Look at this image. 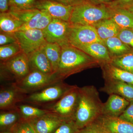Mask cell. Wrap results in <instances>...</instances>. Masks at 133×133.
<instances>
[{
	"mask_svg": "<svg viewBox=\"0 0 133 133\" xmlns=\"http://www.w3.org/2000/svg\"><path fill=\"white\" fill-rule=\"evenodd\" d=\"M103 104L94 86L79 87L78 104L74 119L78 128H84L102 115Z\"/></svg>",
	"mask_w": 133,
	"mask_h": 133,
	"instance_id": "6da1fadb",
	"label": "cell"
},
{
	"mask_svg": "<svg viewBox=\"0 0 133 133\" xmlns=\"http://www.w3.org/2000/svg\"><path fill=\"white\" fill-rule=\"evenodd\" d=\"M56 74L61 79L100 65L99 62L78 48L71 45L62 47Z\"/></svg>",
	"mask_w": 133,
	"mask_h": 133,
	"instance_id": "7a4b0ae2",
	"label": "cell"
},
{
	"mask_svg": "<svg viewBox=\"0 0 133 133\" xmlns=\"http://www.w3.org/2000/svg\"><path fill=\"white\" fill-rule=\"evenodd\" d=\"M111 9L107 5H96L88 0L74 7L70 18L72 24L94 26L99 22L111 18Z\"/></svg>",
	"mask_w": 133,
	"mask_h": 133,
	"instance_id": "3957f363",
	"label": "cell"
},
{
	"mask_svg": "<svg viewBox=\"0 0 133 133\" xmlns=\"http://www.w3.org/2000/svg\"><path fill=\"white\" fill-rule=\"evenodd\" d=\"M63 81L26 95L23 102L44 108L56 102L73 87Z\"/></svg>",
	"mask_w": 133,
	"mask_h": 133,
	"instance_id": "277c9868",
	"label": "cell"
},
{
	"mask_svg": "<svg viewBox=\"0 0 133 133\" xmlns=\"http://www.w3.org/2000/svg\"><path fill=\"white\" fill-rule=\"evenodd\" d=\"M62 81L56 73L48 74L32 70L21 81L13 83L22 92L28 95Z\"/></svg>",
	"mask_w": 133,
	"mask_h": 133,
	"instance_id": "5b68a950",
	"label": "cell"
},
{
	"mask_svg": "<svg viewBox=\"0 0 133 133\" xmlns=\"http://www.w3.org/2000/svg\"><path fill=\"white\" fill-rule=\"evenodd\" d=\"M30 71L28 58L23 52L6 62H1V79L21 81Z\"/></svg>",
	"mask_w": 133,
	"mask_h": 133,
	"instance_id": "8992f818",
	"label": "cell"
},
{
	"mask_svg": "<svg viewBox=\"0 0 133 133\" xmlns=\"http://www.w3.org/2000/svg\"><path fill=\"white\" fill-rule=\"evenodd\" d=\"M79 87H73L61 98L54 104L45 108L51 112L58 115L66 121H74L78 104Z\"/></svg>",
	"mask_w": 133,
	"mask_h": 133,
	"instance_id": "52a82bcc",
	"label": "cell"
},
{
	"mask_svg": "<svg viewBox=\"0 0 133 133\" xmlns=\"http://www.w3.org/2000/svg\"><path fill=\"white\" fill-rule=\"evenodd\" d=\"M71 24L70 22L52 19L48 27L43 30L45 41L47 42L57 44L62 47L70 45L69 37Z\"/></svg>",
	"mask_w": 133,
	"mask_h": 133,
	"instance_id": "ba28073f",
	"label": "cell"
},
{
	"mask_svg": "<svg viewBox=\"0 0 133 133\" xmlns=\"http://www.w3.org/2000/svg\"><path fill=\"white\" fill-rule=\"evenodd\" d=\"M23 52L27 56L42 47L47 42L43 31L37 29L15 32Z\"/></svg>",
	"mask_w": 133,
	"mask_h": 133,
	"instance_id": "9c48e42d",
	"label": "cell"
},
{
	"mask_svg": "<svg viewBox=\"0 0 133 133\" xmlns=\"http://www.w3.org/2000/svg\"><path fill=\"white\" fill-rule=\"evenodd\" d=\"M69 41L70 44L76 48L94 43H104L99 38L93 26L72 24Z\"/></svg>",
	"mask_w": 133,
	"mask_h": 133,
	"instance_id": "30bf717a",
	"label": "cell"
},
{
	"mask_svg": "<svg viewBox=\"0 0 133 133\" xmlns=\"http://www.w3.org/2000/svg\"><path fill=\"white\" fill-rule=\"evenodd\" d=\"M26 94L22 92L13 84L1 86L0 109L2 111L15 109L18 104L22 103Z\"/></svg>",
	"mask_w": 133,
	"mask_h": 133,
	"instance_id": "8fae6325",
	"label": "cell"
},
{
	"mask_svg": "<svg viewBox=\"0 0 133 133\" xmlns=\"http://www.w3.org/2000/svg\"><path fill=\"white\" fill-rule=\"evenodd\" d=\"M74 7L50 0H38L36 8L48 12L53 19L69 22Z\"/></svg>",
	"mask_w": 133,
	"mask_h": 133,
	"instance_id": "7c38bea8",
	"label": "cell"
},
{
	"mask_svg": "<svg viewBox=\"0 0 133 133\" xmlns=\"http://www.w3.org/2000/svg\"><path fill=\"white\" fill-rule=\"evenodd\" d=\"M65 121L56 114L50 112L29 121L36 133H53Z\"/></svg>",
	"mask_w": 133,
	"mask_h": 133,
	"instance_id": "4fadbf2b",
	"label": "cell"
},
{
	"mask_svg": "<svg viewBox=\"0 0 133 133\" xmlns=\"http://www.w3.org/2000/svg\"><path fill=\"white\" fill-rule=\"evenodd\" d=\"M105 81L104 85L100 91L109 95L115 94L129 101H133V85L115 79H105Z\"/></svg>",
	"mask_w": 133,
	"mask_h": 133,
	"instance_id": "5bb4252c",
	"label": "cell"
},
{
	"mask_svg": "<svg viewBox=\"0 0 133 133\" xmlns=\"http://www.w3.org/2000/svg\"><path fill=\"white\" fill-rule=\"evenodd\" d=\"M95 121L100 124L108 133H133V124L119 117L102 115Z\"/></svg>",
	"mask_w": 133,
	"mask_h": 133,
	"instance_id": "9a60e30c",
	"label": "cell"
},
{
	"mask_svg": "<svg viewBox=\"0 0 133 133\" xmlns=\"http://www.w3.org/2000/svg\"><path fill=\"white\" fill-rule=\"evenodd\" d=\"M129 104L130 101L119 95H109L107 101L103 104L102 115L119 117Z\"/></svg>",
	"mask_w": 133,
	"mask_h": 133,
	"instance_id": "2e32d148",
	"label": "cell"
},
{
	"mask_svg": "<svg viewBox=\"0 0 133 133\" xmlns=\"http://www.w3.org/2000/svg\"><path fill=\"white\" fill-rule=\"evenodd\" d=\"M99 62L100 65L110 63L111 57L104 43L96 42L76 48Z\"/></svg>",
	"mask_w": 133,
	"mask_h": 133,
	"instance_id": "e0dca14e",
	"label": "cell"
},
{
	"mask_svg": "<svg viewBox=\"0 0 133 133\" xmlns=\"http://www.w3.org/2000/svg\"><path fill=\"white\" fill-rule=\"evenodd\" d=\"M43 46L27 56L30 71H38L45 74H55L52 71L50 63L44 52Z\"/></svg>",
	"mask_w": 133,
	"mask_h": 133,
	"instance_id": "ac0fdd59",
	"label": "cell"
},
{
	"mask_svg": "<svg viewBox=\"0 0 133 133\" xmlns=\"http://www.w3.org/2000/svg\"><path fill=\"white\" fill-rule=\"evenodd\" d=\"M100 65L103 70L104 79L119 80L133 85V73L117 68L110 63L102 64Z\"/></svg>",
	"mask_w": 133,
	"mask_h": 133,
	"instance_id": "d6986e66",
	"label": "cell"
},
{
	"mask_svg": "<svg viewBox=\"0 0 133 133\" xmlns=\"http://www.w3.org/2000/svg\"><path fill=\"white\" fill-rule=\"evenodd\" d=\"M93 26L99 38L103 42L108 38L117 36L121 30L111 18L102 20Z\"/></svg>",
	"mask_w": 133,
	"mask_h": 133,
	"instance_id": "ffe728a7",
	"label": "cell"
},
{
	"mask_svg": "<svg viewBox=\"0 0 133 133\" xmlns=\"http://www.w3.org/2000/svg\"><path fill=\"white\" fill-rule=\"evenodd\" d=\"M23 24L21 20L9 11L0 14L1 31L15 33Z\"/></svg>",
	"mask_w": 133,
	"mask_h": 133,
	"instance_id": "44dd1931",
	"label": "cell"
},
{
	"mask_svg": "<svg viewBox=\"0 0 133 133\" xmlns=\"http://www.w3.org/2000/svg\"><path fill=\"white\" fill-rule=\"evenodd\" d=\"M111 9V19L121 29H133V15L124 8Z\"/></svg>",
	"mask_w": 133,
	"mask_h": 133,
	"instance_id": "7402d4cb",
	"label": "cell"
},
{
	"mask_svg": "<svg viewBox=\"0 0 133 133\" xmlns=\"http://www.w3.org/2000/svg\"><path fill=\"white\" fill-rule=\"evenodd\" d=\"M104 43L112 58L133 51L130 47L122 42L117 36L108 38L104 41Z\"/></svg>",
	"mask_w": 133,
	"mask_h": 133,
	"instance_id": "603a6c76",
	"label": "cell"
},
{
	"mask_svg": "<svg viewBox=\"0 0 133 133\" xmlns=\"http://www.w3.org/2000/svg\"><path fill=\"white\" fill-rule=\"evenodd\" d=\"M22 119L21 115L16 108L2 111L0 113L1 131L11 130Z\"/></svg>",
	"mask_w": 133,
	"mask_h": 133,
	"instance_id": "cb8c5ba5",
	"label": "cell"
},
{
	"mask_svg": "<svg viewBox=\"0 0 133 133\" xmlns=\"http://www.w3.org/2000/svg\"><path fill=\"white\" fill-rule=\"evenodd\" d=\"M15 108L21 115L22 119L28 121L38 118L50 112L44 108L22 103L18 104Z\"/></svg>",
	"mask_w": 133,
	"mask_h": 133,
	"instance_id": "d4e9b609",
	"label": "cell"
},
{
	"mask_svg": "<svg viewBox=\"0 0 133 133\" xmlns=\"http://www.w3.org/2000/svg\"><path fill=\"white\" fill-rule=\"evenodd\" d=\"M43 48L50 63L52 71L54 73H56L61 57L62 47L57 43L47 42Z\"/></svg>",
	"mask_w": 133,
	"mask_h": 133,
	"instance_id": "484cf974",
	"label": "cell"
},
{
	"mask_svg": "<svg viewBox=\"0 0 133 133\" xmlns=\"http://www.w3.org/2000/svg\"><path fill=\"white\" fill-rule=\"evenodd\" d=\"M110 63L117 68L133 73V51L112 58Z\"/></svg>",
	"mask_w": 133,
	"mask_h": 133,
	"instance_id": "4316f807",
	"label": "cell"
},
{
	"mask_svg": "<svg viewBox=\"0 0 133 133\" xmlns=\"http://www.w3.org/2000/svg\"><path fill=\"white\" fill-rule=\"evenodd\" d=\"M22 52V50L18 42L6 45H1V62H6Z\"/></svg>",
	"mask_w": 133,
	"mask_h": 133,
	"instance_id": "83f0119b",
	"label": "cell"
},
{
	"mask_svg": "<svg viewBox=\"0 0 133 133\" xmlns=\"http://www.w3.org/2000/svg\"><path fill=\"white\" fill-rule=\"evenodd\" d=\"M37 9L21 10L13 7H10L9 11L14 15L23 23L28 22L39 11Z\"/></svg>",
	"mask_w": 133,
	"mask_h": 133,
	"instance_id": "f1b7e54d",
	"label": "cell"
},
{
	"mask_svg": "<svg viewBox=\"0 0 133 133\" xmlns=\"http://www.w3.org/2000/svg\"><path fill=\"white\" fill-rule=\"evenodd\" d=\"M38 0H10V7L26 10L36 9Z\"/></svg>",
	"mask_w": 133,
	"mask_h": 133,
	"instance_id": "f546056e",
	"label": "cell"
},
{
	"mask_svg": "<svg viewBox=\"0 0 133 133\" xmlns=\"http://www.w3.org/2000/svg\"><path fill=\"white\" fill-rule=\"evenodd\" d=\"M79 131L74 121H65L53 133H79Z\"/></svg>",
	"mask_w": 133,
	"mask_h": 133,
	"instance_id": "4dcf8cb0",
	"label": "cell"
},
{
	"mask_svg": "<svg viewBox=\"0 0 133 133\" xmlns=\"http://www.w3.org/2000/svg\"><path fill=\"white\" fill-rule=\"evenodd\" d=\"M12 130L13 133H36L30 122L22 119Z\"/></svg>",
	"mask_w": 133,
	"mask_h": 133,
	"instance_id": "1f68e13d",
	"label": "cell"
},
{
	"mask_svg": "<svg viewBox=\"0 0 133 133\" xmlns=\"http://www.w3.org/2000/svg\"><path fill=\"white\" fill-rule=\"evenodd\" d=\"M117 36L133 50V30L121 29Z\"/></svg>",
	"mask_w": 133,
	"mask_h": 133,
	"instance_id": "d6a6232c",
	"label": "cell"
},
{
	"mask_svg": "<svg viewBox=\"0 0 133 133\" xmlns=\"http://www.w3.org/2000/svg\"><path fill=\"white\" fill-rule=\"evenodd\" d=\"M79 133H108L101 125L95 121L79 129Z\"/></svg>",
	"mask_w": 133,
	"mask_h": 133,
	"instance_id": "836d02e7",
	"label": "cell"
},
{
	"mask_svg": "<svg viewBox=\"0 0 133 133\" xmlns=\"http://www.w3.org/2000/svg\"><path fill=\"white\" fill-rule=\"evenodd\" d=\"M41 11H42V14L38 20L36 29L43 31L51 22L53 18L48 12L43 10Z\"/></svg>",
	"mask_w": 133,
	"mask_h": 133,
	"instance_id": "e575fe53",
	"label": "cell"
},
{
	"mask_svg": "<svg viewBox=\"0 0 133 133\" xmlns=\"http://www.w3.org/2000/svg\"><path fill=\"white\" fill-rule=\"evenodd\" d=\"M17 39L15 33H9L1 31L0 45H6L17 42Z\"/></svg>",
	"mask_w": 133,
	"mask_h": 133,
	"instance_id": "d590c367",
	"label": "cell"
},
{
	"mask_svg": "<svg viewBox=\"0 0 133 133\" xmlns=\"http://www.w3.org/2000/svg\"><path fill=\"white\" fill-rule=\"evenodd\" d=\"M42 11L39 10V12L31 20H30L28 22L24 23L19 29L18 31L36 29L38 20L42 16Z\"/></svg>",
	"mask_w": 133,
	"mask_h": 133,
	"instance_id": "8d00e7d4",
	"label": "cell"
},
{
	"mask_svg": "<svg viewBox=\"0 0 133 133\" xmlns=\"http://www.w3.org/2000/svg\"><path fill=\"white\" fill-rule=\"evenodd\" d=\"M105 5L111 8L127 9L133 6V0H114Z\"/></svg>",
	"mask_w": 133,
	"mask_h": 133,
	"instance_id": "74e56055",
	"label": "cell"
},
{
	"mask_svg": "<svg viewBox=\"0 0 133 133\" xmlns=\"http://www.w3.org/2000/svg\"><path fill=\"white\" fill-rule=\"evenodd\" d=\"M119 118L133 124V101H130L129 104Z\"/></svg>",
	"mask_w": 133,
	"mask_h": 133,
	"instance_id": "f35d334b",
	"label": "cell"
},
{
	"mask_svg": "<svg viewBox=\"0 0 133 133\" xmlns=\"http://www.w3.org/2000/svg\"><path fill=\"white\" fill-rule=\"evenodd\" d=\"M64 5L75 7L83 3L87 0H50Z\"/></svg>",
	"mask_w": 133,
	"mask_h": 133,
	"instance_id": "ab89813d",
	"label": "cell"
},
{
	"mask_svg": "<svg viewBox=\"0 0 133 133\" xmlns=\"http://www.w3.org/2000/svg\"><path fill=\"white\" fill-rule=\"evenodd\" d=\"M10 8V0H0L1 13L8 12Z\"/></svg>",
	"mask_w": 133,
	"mask_h": 133,
	"instance_id": "60d3db41",
	"label": "cell"
},
{
	"mask_svg": "<svg viewBox=\"0 0 133 133\" xmlns=\"http://www.w3.org/2000/svg\"><path fill=\"white\" fill-rule=\"evenodd\" d=\"M88 1L93 4L96 5H102V4L107 5L112 1L113 0H88Z\"/></svg>",
	"mask_w": 133,
	"mask_h": 133,
	"instance_id": "b9f144b4",
	"label": "cell"
},
{
	"mask_svg": "<svg viewBox=\"0 0 133 133\" xmlns=\"http://www.w3.org/2000/svg\"><path fill=\"white\" fill-rule=\"evenodd\" d=\"M1 133H13L12 129L1 131Z\"/></svg>",
	"mask_w": 133,
	"mask_h": 133,
	"instance_id": "7bdbcfd3",
	"label": "cell"
},
{
	"mask_svg": "<svg viewBox=\"0 0 133 133\" xmlns=\"http://www.w3.org/2000/svg\"><path fill=\"white\" fill-rule=\"evenodd\" d=\"M126 9H127L128 11H129V12H131V13L133 15V6H131L130 7Z\"/></svg>",
	"mask_w": 133,
	"mask_h": 133,
	"instance_id": "ee69618b",
	"label": "cell"
},
{
	"mask_svg": "<svg viewBox=\"0 0 133 133\" xmlns=\"http://www.w3.org/2000/svg\"><path fill=\"white\" fill-rule=\"evenodd\" d=\"M132 29L133 30V29Z\"/></svg>",
	"mask_w": 133,
	"mask_h": 133,
	"instance_id": "f6af8a7d",
	"label": "cell"
}]
</instances>
